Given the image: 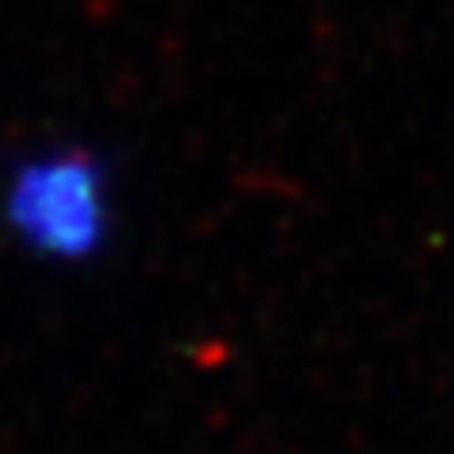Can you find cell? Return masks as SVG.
<instances>
[{
	"mask_svg": "<svg viewBox=\"0 0 454 454\" xmlns=\"http://www.w3.org/2000/svg\"><path fill=\"white\" fill-rule=\"evenodd\" d=\"M8 216L27 243L50 254H83L103 235V170L91 152H50L20 167Z\"/></svg>",
	"mask_w": 454,
	"mask_h": 454,
	"instance_id": "obj_1",
	"label": "cell"
}]
</instances>
